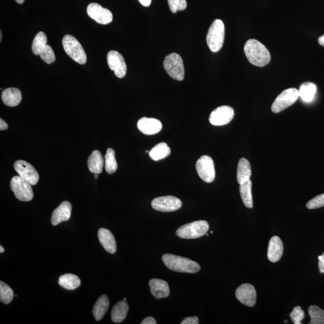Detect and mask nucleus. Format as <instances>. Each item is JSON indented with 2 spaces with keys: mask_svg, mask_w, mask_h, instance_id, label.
<instances>
[{
  "mask_svg": "<svg viewBox=\"0 0 324 324\" xmlns=\"http://www.w3.org/2000/svg\"><path fill=\"white\" fill-rule=\"evenodd\" d=\"M4 251V249L2 246H0V252L3 253Z\"/></svg>",
  "mask_w": 324,
  "mask_h": 324,
  "instance_id": "nucleus-45",
  "label": "nucleus"
},
{
  "mask_svg": "<svg viewBox=\"0 0 324 324\" xmlns=\"http://www.w3.org/2000/svg\"><path fill=\"white\" fill-rule=\"evenodd\" d=\"M1 39H2V32L1 31L0 32V41H1Z\"/></svg>",
  "mask_w": 324,
  "mask_h": 324,
  "instance_id": "nucleus-47",
  "label": "nucleus"
},
{
  "mask_svg": "<svg viewBox=\"0 0 324 324\" xmlns=\"http://www.w3.org/2000/svg\"><path fill=\"white\" fill-rule=\"evenodd\" d=\"M311 320L309 324H324V311L316 306H311L308 309Z\"/></svg>",
  "mask_w": 324,
  "mask_h": 324,
  "instance_id": "nucleus-32",
  "label": "nucleus"
},
{
  "mask_svg": "<svg viewBox=\"0 0 324 324\" xmlns=\"http://www.w3.org/2000/svg\"><path fill=\"white\" fill-rule=\"evenodd\" d=\"M244 51L249 61L254 66L264 67L270 63V52L257 40L250 39L247 41Z\"/></svg>",
  "mask_w": 324,
  "mask_h": 324,
  "instance_id": "nucleus-1",
  "label": "nucleus"
},
{
  "mask_svg": "<svg viewBox=\"0 0 324 324\" xmlns=\"http://www.w3.org/2000/svg\"><path fill=\"white\" fill-rule=\"evenodd\" d=\"M290 318L294 324H301V321L305 318V312L300 306H296L290 313Z\"/></svg>",
  "mask_w": 324,
  "mask_h": 324,
  "instance_id": "nucleus-36",
  "label": "nucleus"
},
{
  "mask_svg": "<svg viewBox=\"0 0 324 324\" xmlns=\"http://www.w3.org/2000/svg\"><path fill=\"white\" fill-rule=\"evenodd\" d=\"M129 311L128 303L125 300L119 301L111 311V320L114 323H121L125 320Z\"/></svg>",
  "mask_w": 324,
  "mask_h": 324,
  "instance_id": "nucleus-23",
  "label": "nucleus"
},
{
  "mask_svg": "<svg viewBox=\"0 0 324 324\" xmlns=\"http://www.w3.org/2000/svg\"><path fill=\"white\" fill-rule=\"evenodd\" d=\"M98 238L101 245L111 254H114L117 250L116 239L111 232L105 228H101L98 231Z\"/></svg>",
  "mask_w": 324,
  "mask_h": 324,
  "instance_id": "nucleus-18",
  "label": "nucleus"
},
{
  "mask_svg": "<svg viewBox=\"0 0 324 324\" xmlns=\"http://www.w3.org/2000/svg\"><path fill=\"white\" fill-rule=\"evenodd\" d=\"M146 152L147 153H149V150H147Z\"/></svg>",
  "mask_w": 324,
  "mask_h": 324,
  "instance_id": "nucleus-48",
  "label": "nucleus"
},
{
  "mask_svg": "<svg viewBox=\"0 0 324 324\" xmlns=\"http://www.w3.org/2000/svg\"><path fill=\"white\" fill-rule=\"evenodd\" d=\"M251 167L249 162L245 158H241L239 161L237 167L236 179L239 184H241L250 179L251 177Z\"/></svg>",
  "mask_w": 324,
  "mask_h": 324,
  "instance_id": "nucleus-24",
  "label": "nucleus"
},
{
  "mask_svg": "<svg viewBox=\"0 0 324 324\" xmlns=\"http://www.w3.org/2000/svg\"><path fill=\"white\" fill-rule=\"evenodd\" d=\"M225 33L223 22L221 19H216L211 24L206 36V43L212 52H218L222 48Z\"/></svg>",
  "mask_w": 324,
  "mask_h": 324,
  "instance_id": "nucleus-3",
  "label": "nucleus"
},
{
  "mask_svg": "<svg viewBox=\"0 0 324 324\" xmlns=\"http://www.w3.org/2000/svg\"><path fill=\"white\" fill-rule=\"evenodd\" d=\"M199 323V319L197 316L193 317H188L182 321L181 324H198Z\"/></svg>",
  "mask_w": 324,
  "mask_h": 324,
  "instance_id": "nucleus-38",
  "label": "nucleus"
},
{
  "mask_svg": "<svg viewBox=\"0 0 324 324\" xmlns=\"http://www.w3.org/2000/svg\"><path fill=\"white\" fill-rule=\"evenodd\" d=\"M318 259L319 269H320L321 273H324V253L323 255L318 256Z\"/></svg>",
  "mask_w": 324,
  "mask_h": 324,
  "instance_id": "nucleus-39",
  "label": "nucleus"
},
{
  "mask_svg": "<svg viewBox=\"0 0 324 324\" xmlns=\"http://www.w3.org/2000/svg\"><path fill=\"white\" fill-rule=\"evenodd\" d=\"M104 167L107 173L112 174L115 173L118 168V164L116 159V153L113 149H107L104 156Z\"/></svg>",
  "mask_w": 324,
  "mask_h": 324,
  "instance_id": "nucleus-31",
  "label": "nucleus"
},
{
  "mask_svg": "<svg viewBox=\"0 0 324 324\" xmlns=\"http://www.w3.org/2000/svg\"><path fill=\"white\" fill-rule=\"evenodd\" d=\"M72 206L69 201H63L53 212L51 217L52 225L56 226L62 221L71 218Z\"/></svg>",
  "mask_w": 324,
  "mask_h": 324,
  "instance_id": "nucleus-17",
  "label": "nucleus"
},
{
  "mask_svg": "<svg viewBox=\"0 0 324 324\" xmlns=\"http://www.w3.org/2000/svg\"><path fill=\"white\" fill-rule=\"evenodd\" d=\"M151 293L157 299L168 297L169 295V287L166 281L159 279H153L149 281Z\"/></svg>",
  "mask_w": 324,
  "mask_h": 324,
  "instance_id": "nucleus-20",
  "label": "nucleus"
},
{
  "mask_svg": "<svg viewBox=\"0 0 324 324\" xmlns=\"http://www.w3.org/2000/svg\"><path fill=\"white\" fill-rule=\"evenodd\" d=\"M318 42L320 45L324 47V34L319 37Z\"/></svg>",
  "mask_w": 324,
  "mask_h": 324,
  "instance_id": "nucleus-43",
  "label": "nucleus"
},
{
  "mask_svg": "<svg viewBox=\"0 0 324 324\" xmlns=\"http://www.w3.org/2000/svg\"><path fill=\"white\" fill-rule=\"evenodd\" d=\"M234 117V111L233 108L229 106H221L212 112L209 121L213 126H224L230 123Z\"/></svg>",
  "mask_w": 324,
  "mask_h": 324,
  "instance_id": "nucleus-13",
  "label": "nucleus"
},
{
  "mask_svg": "<svg viewBox=\"0 0 324 324\" xmlns=\"http://www.w3.org/2000/svg\"><path fill=\"white\" fill-rule=\"evenodd\" d=\"M298 97L299 93L297 89L294 88L286 89L276 97L271 106V111L276 114L280 113L295 103Z\"/></svg>",
  "mask_w": 324,
  "mask_h": 324,
  "instance_id": "nucleus-8",
  "label": "nucleus"
},
{
  "mask_svg": "<svg viewBox=\"0 0 324 324\" xmlns=\"http://www.w3.org/2000/svg\"><path fill=\"white\" fill-rule=\"evenodd\" d=\"M240 192L241 199L244 206L249 208L253 207V198L251 194V181L249 179L248 181L240 184Z\"/></svg>",
  "mask_w": 324,
  "mask_h": 324,
  "instance_id": "nucleus-29",
  "label": "nucleus"
},
{
  "mask_svg": "<svg viewBox=\"0 0 324 324\" xmlns=\"http://www.w3.org/2000/svg\"><path fill=\"white\" fill-rule=\"evenodd\" d=\"M317 91V87L312 82H305L301 85L298 89L299 97L303 101L310 102L313 101L314 97Z\"/></svg>",
  "mask_w": 324,
  "mask_h": 324,
  "instance_id": "nucleus-27",
  "label": "nucleus"
},
{
  "mask_svg": "<svg viewBox=\"0 0 324 324\" xmlns=\"http://www.w3.org/2000/svg\"><path fill=\"white\" fill-rule=\"evenodd\" d=\"M236 295L238 300L245 306L253 307L255 305L256 292L250 284L244 283L239 286L236 291Z\"/></svg>",
  "mask_w": 324,
  "mask_h": 324,
  "instance_id": "nucleus-15",
  "label": "nucleus"
},
{
  "mask_svg": "<svg viewBox=\"0 0 324 324\" xmlns=\"http://www.w3.org/2000/svg\"><path fill=\"white\" fill-rule=\"evenodd\" d=\"M171 154V149L165 143L157 144L149 151V155L154 161H159L168 157Z\"/></svg>",
  "mask_w": 324,
  "mask_h": 324,
  "instance_id": "nucleus-28",
  "label": "nucleus"
},
{
  "mask_svg": "<svg viewBox=\"0 0 324 324\" xmlns=\"http://www.w3.org/2000/svg\"><path fill=\"white\" fill-rule=\"evenodd\" d=\"M104 163L103 156L101 152L94 150L88 159V168L91 173L99 174L103 171Z\"/></svg>",
  "mask_w": 324,
  "mask_h": 324,
  "instance_id": "nucleus-22",
  "label": "nucleus"
},
{
  "mask_svg": "<svg viewBox=\"0 0 324 324\" xmlns=\"http://www.w3.org/2000/svg\"><path fill=\"white\" fill-rule=\"evenodd\" d=\"M40 57L47 64H51L56 61V56H55L53 49L48 44L40 54Z\"/></svg>",
  "mask_w": 324,
  "mask_h": 324,
  "instance_id": "nucleus-34",
  "label": "nucleus"
},
{
  "mask_svg": "<svg viewBox=\"0 0 324 324\" xmlns=\"http://www.w3.org/2000/svg\"><path fill=\"white\" fill-rule=\"evenodd\" d=\"M14 293L12 288L3 281H0V301L5 305H8L13 300Z\"/></svg>",
  "mask_w": 324,
  "mask_h": 324,
  "instance_id": "nucleus-33",
  "label": "nucleus"
},
{
  "mask_svg": "<svg viewBox=\"0 0 324 324\" xmlns=\"http://www.w3.org/2000/svg\"><path fill=\"white\" fill-rule=\"evenodd\" d=\"M63 45L65 52L74 61L80 64L86 63V52L75 37L66 35L63 37Z\"/></svg>",
  "mask_w": 324,
  "mask_h": 324,
  "instance_id": "nucleus-5",
  "label": "nucleus"
},
{
  "mask_svg": "<svg viewBox=\"0 0 324 324\" xmlns=\"http://www.w3.org/2000/svg\"><path fill=\"white\" fill-rule=\"evenodd\" d=\"M141 324H156L157 322L155 320L153 317H151V316H149V317H147L144 320L142 321Z\"/></svg>",
  "mask_w": 324,
  "mask_h": 324,
  "instance_id": "nucleus-40",
  "label": "nucleus"
},
{
  "mask_svg": "<svg viewBox=\"0 0 324 324\" xmlns=\"http://www.w3.org/2000/svg\"><path fill=\"white\" fill-rule=\"evenodd\" d=\"M123 300H125V301H126V298H124Z\"/></svg>",
  "mask_w": 324,
  "mask_h": 324,
  "instance_id": "nucleus-49",
  "label": "nucleus"
},
{
  "mask_svg": "<svg viewBox=\"0 0 324 324\" xmlns=\"http://www.w3.org/2000/svg\"><path fill=\"white\" fill-rule=\"evenodd\" d=\"M107 61L109 68L114 72L115 74L119 78H123L126 76L127 66L123 57L116 51H111L107 56Z\"/></svg>",
  "mask_w": 324,
  "mask_h": 324,
  "instance_id": "nucleus-14",
  "label": "nucleus"
},
{
  "mask_svg": "<svg viewBox=\"0 0 324 324\" xmlns=\"http://www.w3.org/2000/svg\"><path fill=\"white\" fill-rule=\"evenodd\" d=\"M47 45V37L44 32L40 31L35 36L32 44V51L36 56H40Z\"/></svg>",
  "mask_w": 324,
  "mask_h": 324,
  "instance_id": "nucleus-30",
  "label": "nucleus"
},
{
  "mask_svg": "<svg viewBox=\"0 0 324 324\" xmlns=\"http://www.w3.org/2000/svg\"><path fill=\"white\" fill-rule=\"evenodd\" d=\"M109 300L108 296L103 295L98 298L94 306L93 314L96 321L101 320L108 310Z\"/></svg>",
  "mask_w": 324,
  "mask_h": 324,
  "instance_id": "nucleus-25",
  "label": "nucleus"
},
{
  "mask_svg": "<svg viewBox=\"0 0 324 324\" xmlns=\"http://www.w3.org/2000/svg\"><path fill=\"white\" fill-rule=\"evenodd\" d=\"M2 102L6 105L15 107L18 105L22 101V93L16 88H8L4 89L1 94Z\"/></svg>",
  "mask_w": 324,
  "mask_h": 324,
  "instance_id": "nucleus-21",
  "label": "nucleus"
},
{
  "mask_svg": "<svg viewBox=\"0 0 324 324\" xmlns=\"http://www.w3.org/2000/svg\"><path fill=\"white\" fill-rule=\"evenodd\" d=\"M307 208L313 210L324 206V193L316 196L315 198L311 199L307 204Z\"/></svg>",
  "mask_w": 324,
  "mask_h": 324,
  "instance_id": "nucleus-37",
  "label": "nucleus"
},
{
  "mask_svg": "<svg viewBox=\"0 0 324 324\" xmlns=\"http://www.w3.org/2000/svg\"><path fill=\"white\" fill-rule=\"evenodd\" d=\"M139 2L145 7H148L151 4V0H139Z\"/></svg>",
  "mask_w": 324,
  "mask_h": 324,
  "instance_id": "nucleus-42",
  "label": "nucleus"
},
{
  "mask_svg": "<svg viewBox=\"0 0 324 324\" xmlns=\"http://www.w3.org/2000/svg\"><path fill=\"white\" fill-rule=\"evenodd\" d=\"M8 128V125L2 118L0 119V130L1 131H5Z\"/></svg>",
  "mask_w": 324,
  "mask_h": 324,
  "instance_id": "nucleus-41",
  "label": "nucleus"
},
{
  "mask_svg": "<svg viewBox=\"0 0 324 324\" xmlns=\"http://www.w3.org/2000/svg\"><path fill=\"white\" fill-rule=\"evenodd\" d=\"M31 186L19 176H15L11 179L12 191L16 198L21 201L29 202L33 198L34 193Z\"/></svg>",
  "mask_w": 324,
  "mask_h": 324,
  "instance_id": "nucleus-7",
  "label": "nucleus"
},
{
  "mask_svg": "<svg viewBox=\"0 0 324 324\" xmlns=\"http://www.w3.org/2000/svg\"><path fill=\"white\" fill-rule=\"evenodd\" d=\"M81 280L78 276L72 274H65L59 277V285L67 290H74L81 285Z\"/></svg>",
  "mask_w": 324,
  "mask_h": 324,
  "instance_id": "nucleus-26",
  "label": "nucleus"
},
{
  "mask_svg": "<svg viewBox=\"0 0 324 324\" xmlns=\"http://www.w3.org/2000/svg\"><path fill=\"white\" fill-rule=\"evenodd\" d=\"M169 8L173 13L184 11L187 7L186 0H168Z\"/></svg>",
  "mask_w": 324,
  "mask_h": 324,
  "instance_id": "nucleus-35",
  "label": "nucleus"
},
{
  "mask_svg": "<svg viewBox=\"0 0 324 324\" xmlns=\"http://www.w3.org/2000/svg\"><path fill=\"white\" fill-rule=\"evenodd\" d=\"M94 178L96 179L98 178V174H95V176H94Z\"/></svg>",
  "mask_w": 324,
  "mask_h": 324,
  "instance_id": "nucleus-46",
  "label": "nucleus"
},
{
  "mask_svg": "<svg viewBox=\"0 0 324 324\" xmlns=\"http://www.w3.org/2000/svg\"><path fill=\"white\" fill-rule=\"evenodd\" d=\"M283 253V245L281 239L274 236L269 242L267 256L271 263H276L280 260Z\"/></svg>",
  "mask_w": 324,
  "mask_h": 324,
  "instance_id": "nucleus-19",
  "label": "nucleus"
},
{
  "mask_svg": "<svg viewBox=\"0 0 324 324\" xmlns=\"http://www.w3.org/2000/svg\"><path fill=\"white\" fill-rule=\"evenodd\" d=\"M14 168L18 175L31 185H36L38 183L39 174L36 169L28 162L17 161L14 164Z\"/></svg>",
  "mask_w": 324,
  "mask_h": 324,
  "instance_id": "nucleus-11",
  "label": "nucleus"
},
{
  "mask_svg": "<svg viewBox=\"0 0 324 324\" xmlns=\"http://www.w3.org/2000/svg\"><path fill=\"white\" fill-rule=\"evenodd\" d=\"M196 169L199 176L206 183H211L215 179L214 162L210 156H201L196 162Z\"/></svg>",
  "mask_w": 324,
  "mask_h": 324,
  "instance_id": "nucleus-9",
  "label": "nucleus"
},
{
  "mask_svg": "<svg viewBox=\"0 0 324 324\" xmlns=\"http://www.w3.org/2000/svg\"><path fill=\"white\" fill-rule=\"evenodd\" d=\"M209 225L206 221H198L186 224L176 231V236L184 239L201 237L207 233Z\"/></svg>",
  "mask_w": 324,
  "mask_h": 324,
  "instance_id": "nucleus-4",
  "label": "nucleus"
},
{
  "mask_svg": "<svg viewBox=\"0 0 324 324\" xmlns=\"http://www.w3.org/2000/svg\"><path fill=\"white\" fill-rule=\"evenodd\" d=\"M137 126L142 133L147 135L158 133L162 129L161 121L158 119L147 118V117H143L139 119Z\"/></svg>",
  "mask_w": 324,
  "mask_h": 324,
  "instance_id": "nucleus-16",
  "label": "nucleus"
},
{
  "mask_svg": "<svg viewBox=\"0 0 324 324\" xmlns=\"http://www.w3.org/2000/svg\"><path fill=\"white\" fill-rule=\"evenodd\" d=\"M151 206L157 211L172 212L179 210L181 207L182 202L175 196H161L154 199L151 202Z\"/></svg>",
  "mask_w": 324,
  "mask_h": 324,
  "instance_id": "nucleus-10",
  "label": "nucleus"
},
{
  "mask_svg": "<svg viewBox=\"0 0 324 324\" xmlns=\"http://www.w3.org/2000/svg\"><path fill=\"white\" fill-rule=\"evenodd\" d=\"M87 12L91 19L100 24L106 25L113 21V15L111 12L95 2L88 5Z\"/></svg>",
  "mask_w": 324,
  "mask_h": 324,
  "instance_id": "nucleus-12",
  "label": "nucleus"
},
{
  "mask_svg": "<svg viewBox=\"0 0 324 324\" xmlns=\"http://www.w3.org/2000/svg\"><path fill=\"white\" fill-rule=\"evenodd\" d=\"M163 66L169 75L177 81H183L185 75L183 59L179 54L172 53L165 57Z\"/></svg>",
  "mask_w": 324,
  "mask_h": 324,
  "instance_id": "nucleus-6",
  "label": "nucleus"
},
{
  "mask_svg": "<svg viewBox=\"0 0 324 324\" xmlns=\"http://www.w3.org/2000/svg\"><path fill=\"white\" fill-rule=\"evenodd\" d=\"M15 1L19 4L24 3L25 0H15Z\"/></svg>",
  "mask_w": 324,
  "mask_h": 324,
  "instance_id": "nucleus-44",
  "label": "nucleus"
},
{
  "mask_svg": "<svg viewBox=\"0 0 324 324\" xmlns=\"http://www.w3.org/2000/svg\"><path fill=\"white\" fill-rule=\"evenodd\" d=\"M165 265L169 270L179 273H195L200 270L201 266L190 259L165 254L162 257Z\"/></svg>",
  "mask_w": 324,
  "mask_h": 324,
  "instance_id": "nucleus-2",
  "label": "nucleus"
}]
</instances>
